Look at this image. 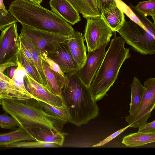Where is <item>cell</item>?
<instances>
[{"label":"cell","instance_id":"24","mask_svg":"<svg viewBox=\"0 0 155 155\" xmlns=\"http://www.w3.org/2000/svg\"><path fill=\"white\" fill-rule=\"evenodd\" d=\"M16 59L17 62L21 64L27 74L34 80L43 85L41 78L36 67L28 61L20 49L17 54Z\"/></svg>","mask_w":155,"mask_h":155},{"label":"cell","instance_id":"22","mask_svg":"<svg viewBox=\"0 0 155 155\" xmlns=\"http://www.w3.org/2000/svg\"><path fill=\"white\" fill-rule=\"evenodd\" d=\"M130 86L131 89V98L129 113V114H131L137 109L141 103L144 94L145 88L135 76Z\"/></svg>","mask_w":155,"mask_h":155},{"label":"cell","instance_id":"5","mask_svg":"<svg viewBox=\"0 0 155 155\" xmlns=\"http://www.w3.org/2000/svg\"><path fill=\"white\" fill-rule=\"evenodd\" d=\"M127 43L143 55L155 54V35L130 19L117 31Z\"/></svg>","mask_w":155,"mask_h":155},{"label":"cell","instance_id":"29","mask_svg":"<svg viewBox=\"0 0 155 155\" xmlns=\"http://www.w3.org/2000/svg\"><path fill=\"white\" fill-rule=\"evenodd\" d=\"M117 6L130 18L140 26L147 30L130 6L121 0H116Z\"/></svg>","mask_w":155,"mask_h":155},{"label":"cell","instance_id":"2","mask_svg":"<svg viewBox=\"0 0 155 155\" xmlns=\"http://www.w3.org/2000/svg\"><path fill=\"white\" fill-rule=\"evenodd\" d=\"M8 11L21 24L37 29L68 36L75 31L71 24L52 10L31 0H15Z\"/></svg>","mask_w":155,"mask_h":155},{"label":"cell","instance_id":"34","mask_svg":"<svg viewBox=\"0 0 155 155\" xmlns=\"http://www.w3.org/2000/svg\"><path fill=\"white\" fill-rule=\"evenodd\" d=\"M100 13L111 6L116 5V0H96Z\"/></svg>","mask_w":155,"mask_h":155},{"label":"cell","instance_id":"19","mask_svg":"<svg viewBox=\"0 0 155 155\" xmlns=\"http://www.w3.org/2000/svg\"><path fill=\"white\" fill-rule=\"evenodd\" d=\"M77 11L86 19L99 17L101 14L96 0H68Z\"/></svg>","mask_w":155,"mask_h":155},{"label":"cell","instance_id":"1","mask_svg":"<svg viewBox=\"0 0 155 155\" xmlns=\"http://www.w3.org/2000/svg\"><path fill=\"white\" fill-rule=\"evenodd\" d=\"M65 74L61 98L69 117L68 122L78 126L86 124L98 116L99 107L78 71Z\"/></svg>","mask_w":155,"mask_h":155},{"label":"cell","instance_id":"12","mask_svg":"<svg viewBox=\"0 0 155 155\" xmlns=\"http://www.w3.org/2000/svg\"><path fill=\"white\" fill-rule=\"evenodd\" d=\"M24 79L26 85V87L33 98L51 105L58 107L62 105L60 97L34 80L27 73Z\"/></svg>","mask_w":155,"mask_h":155},{"label":"cell","instance_id":"28","mask_svg":"<svg viewBox=\"0 0 155 155\" xmlns=\"http://www.w3.org/2000/svg\"><path fill=\"white\" fill-rule=\"evenodd\" d=\"M135 7L144 16H151L155 23V0L140 2Z\"/></svg>","mask_w":155,"mask_h":155},{"label":"cell","instance_id":"26","mask_svg":"<svg viewBox=\"0 0 155 155\" xmlns=\"http://www.w3.org/2000/svg\"><path fill=\"white\" fill-rule=\"evenodd\" d=\"M40 106L49 114L60 119L66 120L68 122L69 117L64 106L60 107L51 105L42 101L38 100Z\"/></svg>","mask_w":155,"mask_h":155},{"label":"cell","instance_id":"42","mask_svg":"<svg viewBox=\"0 0 155 155\" xmlns=\"http://www.w3.org/2000/svg\"><path fill=\"white\" fill-rule=\"evenodd\" d=\"M32 0L35 2L40 4L42 1L43 0Z\"/></svg>","mask_w":155,"mask_h":155},{"label":"cell","instance_id":"25","mask_svg":"<svg viewBox=\"0 0 155 155\" xmlns=\"http://www.w3.org/2000/svg\"><path fill=\"white\" fill-rule=\"evenodd\" d=\"M17 67L12 79L15 85L20 91L29 99L33 98L27 90L24 84V78L26 72L19 62H17Z\"/></svg>","mask_w":155,"mask_h":155},{"label":"cell","instance_id":"30","mask_svg":"<svg viewBox=\"0 0 155 155\" xmlns=\"http://www.w3.org/2000/svg\"><path fill=\"white\" fill-rule=\"evenodd\" d=\"M17 127H20V125L13 117L8 115L6 112L0 114V127L2 128L13 129Z\"/></svg>","mask_w":155,"mask_h":155},{"label":"cell","instance_id":"10","mask_svg":"<svg viewBox=\"0 0 155 155\" xmlns=\"http://www.w3.org/2000/svg\"><path fill=\"white\" fill-rule=\"evenodd\" d=\"M108 44L88 52L84 64L78 71L81 79L88 87L90 86L102 63L106 52V48Z\"/></svg>","mask_w":155,"mask_h":155},{"label":"cell","instance_id":"17","mask_svg":"<svg viewBox=\"0 0 155 155\" xmlns=\"http://www.w3.org/2000/svg\"><path fill=\"white\" fill-rule=\"evenodd\" d=\"M100 14L114 32H117L122 27L125 20L124 13L117 5L104 10Z\"/></svg>","mask_w":155,"mask_h":155},{"label":"cell","instance_id":"18","mask_svg":"<svg viewBox=\"0 0 155 155\" xmlns=\"http://www.w3.org/2000/svg\"><path fill=\"white\" fill-rule=\"evenodd\" d=\"M19 35L20 42L29 50L31 53L35 65L41 78L43 86L48 90L47 81L43 69V58L40 51L30 38L21 33Z\"/></svg>","mask_w":155,"mask_h":155},{"label":"cell","instance_id":"33","mask_svg":"<svg viewBox=\"0 0 155 155\" xmlns=\"http://www.w3.org/2000/svg\"><path fill=\"white\" fill-rule=\"evenodd\" d=\"M130 126V124H129L128 125L126 126V127L117 131L109 135V136L100 142L99 143L93 145L92 147H97L104 146L107 143H108V142L111 140L112 139L117 137L121 133L124 132L127 129L128 127H129Z\"/></svg>","mask_w":155,"mask_h":155},{"label":"cell","instance_id":"37","mask_svg":"<svg viewBox=\"0 0 155 155\" xmlns=\"http://www.w3.org/2000/svg\"><path fill=\"white\" fill-rule=\"evenodd\" d=\"M48 64L51 68L61 74L64 78L65 77V74L61 70L59 67L56 63L47 57L43 58Z\"/></svg>","mask_w":155,"mask_h":155},{"label":"cell","instance_id":"4","mask_svg":"<svg viewBox=\"0 0 155 155\" xmlns=\"http://www.w3.org/2000/svg\"><path fill=\"white\" fill-rule=\"evenodd\" d=\"M2 107L13 117L24 129L34 126L62 131L68 122L49 114L40 106L38 100L31 98L23 100L3 98Z\"/></svg>","mask_w":155,"mask_h":155},{"label":"cell","instance_id":"20","mask_svg":"<svg viewBox=\"0 0 155 155\" xmlns=\"http://www.w3.org/2000/svg\"><path fill=\"white\" fill-rule=\"evenodd\" d=\"M155 141V132L144 133L138 132L125 136L122 143L126 146L136 147L143 146Z\"/></svg>","mask_w":155,"mask_h":155},{"label":"cell","instance_id":"15","mask_svg":"<svg viewBox=\"0 0 155 155\" xmlns=\"http://www.w3.org/2000/svg\"><path fill=\"white\" fill-rule=\"evenodd\" d=\"M36 140L54 143L61 146L64 142L65 136L67 134L62 131L56 129H48L34 126L25 129Z\"/></svg>","mask_w":155,"mask_h":155},{"label":"cell","instance_id":"8","mask_svg":"<svg viewBox=\"0 0 155 155\" xmlns=\"http://www.w3.org/2000/svg\"><path fill=\"white\" fill-rule=\"evenodd\" d=\"M145 91L142 101L137 109L125 117L129 127L137 128L147 123L155 107V78L147 79L143 83Z\"/></svg>","mask_w":155,"mask_h":155},{"label":"cell","instance_id":"36","mask_svg":"<svg viewBox=\"0 0 155 155\" xmlns=\"http://www.w3.org/2000/svg\"><path fill=\"white\" fill-rule=\"evenodd\" d=\"M16 66H17V64L12 62L5 63L0 65V80H5L8 77L4 74V71L6 69L11 67Z\"/></svg>","mask_w":155,"mask_h":155},{"label":"cell","instance_id":"38","mask_svg":"<svg viewBox=\"0 0 155 155\" xmlns=\"http://www.w3.org/2000/svg\"><path fill=\"white\" fill-rule=\"evenodd\" d=\"M20 48V49L22 51L24 55L28 61L35 65L34 63L33 60L31 52L21 42Z\"/></svg>","mask_w":155,"mask_h":155},{"label":"cell","instance_id":"23","mask_svg":"<svg viewBox=\"0 0 155 155\" xmlns=\"http://www.w3.org/2000/svg\"><path fill=\"white\" fill-rule=\"evenodd\" d=\"M0 92L3 94L4 98L18 100L29 99L18 89L12 79L8 77L5 80H0Z\"/></svg>","mask_w":155,"mask_h":155},{"label":"cell","instance_id":"7","mask_svg":"<svg viewBox=\"0 0 155 155\" xmlns=\"http://www.w3.org/2000/svg\"><path fill=\"white\" fill-rule=\"evenodd\" d=\"M22 25L21 33L34 43L43 59L54 51L58 44L67 41L71 36L41 30L23 24Z\"/></svg>","mask_w":155,"mask_h":155},{"label":"cell","instance_id":"9","mask_svg":"<svg viewBox=\"0 0 155 155\" xmlns=\"http://www.w3.org/2000/svg\"><path fill=\"white\" fill-rule=\"evenodd\" d=\"M20 43L16 23L2 31L0 35V65L9 62L17 64Z\"/></svg>","mask_w":155,"mask_h":155},{"label":"cell","instance_id":"11","mask_svg":"<svg viewBox=\"0 0 155 155\" xmlns=\"http://www.w3.org/2000/svg\"><path fill=\"white\" fill-rule=\"evenodd\" d=\"M67 41L58 44L54 50L46 56L58 64L64 74L77 72L80 69L69 51Z\"/></svg>","mask_w":155,"mask_h":155},{"label":"cell","instance_id":"21","mask_svg":"<svg viewBox=\"0 0 155 155\" xmlns=\"http://www.w3.org/2000/svg\"><path fill=\"white\" fill-rule=\"evenodd\" d=\"M27 140H36L26 130L21 127L13 131L0 134V146L5 147L14 142Z\"/></svg>","mask_w":155,"mask_h":155},{"label":"cell","instance_id":"35","mask_svg":"<svg viewBox=\"0 0 155 155\" xmlns=\"http://www.w3.org/2000/svg\"><path fill=\"white\" fill-rule=\"evenodd\" d=\"M138 132L150 133L155 132V121L151 122L144 124L138 127Z\"/></svg>","mask_w":155,"mask_h":155},{"label":"cell","instance_id":"41","mask_svg":"<svg viewBox=\"0 0 155 155\" xmlns=\"http://www.w3.org/2000/svg\"><path fill=\"white\" fill-rule=\"evenodd\" d=\"M4 98V96L3 94L0 92V106L1 105L2 99Z\"/></svg>","mask_w":155,"mask_h":155},{"label":"cell","instance_id":"32","mask_svg":"<svg viewBox=\"0 0 155 155\" xmlns=\"http://www.w3.org/2000/svg\"><path fill=\"white\" fill-rule=\"evenodd\" d=\"M18 22L8 11L0 9V30L2 31L11 25Z\"/></svg>","mask_w":155,"mask_h":155},{"label":"cell","instance_id":"16","mask_svg":"<svg viewBox=\"0 0 155 155\" xmlns=\"http://www.w3.org/2000/svg\"><path fill=\"white\" fill-rule=\"evenodd\" d=\"M42 64L48 90L61 97L64 85V77L58 72L51 68L48 63L43 59Z\"/></svg>","mask_w":155,"mask_h":155},{"label":"cell","instance_id":"14","mask_svg":"<svg viewBox=\"0 0 155 155\" xmlns=\"http://www.w3.org/2000/svg\"><path fill=\"white\" fill-rule=\"evenodd\" d=\"M52 10L72 25L81 20L79 12L68 0H50Z\"/></svg>","mask_w":155,"mask_h":155},{"label":"cell","instance_id":"31","mask_svg":"<svg viewBox=\"0 0 155 155\" xmlns=\"http://www.w3.org/2000/svg\"><path fill=\"white\" fill-rule=\"evenodd\" d=\"M130 7L147 30L155 35V23L151 22L145 16L140 12L131 4L129 3Z\"/></svg>","mask_w":155,"mask_h":155},{"label":"cell","instance_id":"39","mask_svg":"<svg viewBox=\"0 0 155 155\" xmlns=\"http://www.w3.org/2000/svg\"><path fill=\"white\" fill-rule=\"evenodd\" d=\"M0 9L5 11H8L6 9L3 3V0H0Z\"/></svg>","mask_w":155,"mask_h":155},{"label":"cell","instance_id":"6","mask_svg":"<svg viewBox=\"0 0 155 155\" xmlns=\"http://www.w3.org/2000/svg\"><path fill=\"white\" fill-rule=\"evenodd\" d=\"M84 38L88 52L109 44L113 31L103 18L99 17L87 18Z\"/></svg>","mask_w":155,"mask_h":155},{"label":"cell","instance_id":"40","mask_svg":"<svg viewBox=\"0 0 155 155\" xmlns=\"http://www.w3.org/2000/svg\"><path fill=\"white\" fill-rule=\"evenodd\" d=\"M15 70L16 69H15V68H13L12 69V70L10 71V76H11L10 77H12V78L14 74Z\"/></svg>","mask_w":155,"mask_h":155},{"label":"cell","instance_id":"3","mask_svg":"<svg viewBox=\"0 0 155 155\" xmlns=\"http://www.w3.org/2000/svg\"><path fill=\"white\" fill-rule=\"evenodd\" d=\"M120 36L111 40L102 63L90 86L96 102L107 95V93L117 80L120 70L124 61L130 57V49Z\"/></svg>","mask_w":155,"mask_h":155},{"label":"cell","instance_id":"27","mask_svg":"<svg viewBox=\"0 0 155 155\" xmlns=\"http://www.w3.org/2000/svg\"><path fill=\"white\" fill-rule=\"evenodd\" d=\"M60 147L58 144L43 141H19L9 144L5 147L10 148L56 147Z\"/></svg>","mask_w":155,"mask_h":155},{"label":"cell","instance_id":"13","mask_svg":"<svg viewBox=\"0 0 155 155\" xmlns=\"http://www.w3.org/2000/svg\"><path fill=\"white\" fill-rule=\"evenodd\" d=\"M82 33L74 31L67 42L69 51L80 68L83 67L87 58V49Z\"/></svg>","mask_w":155,"mask_h":155}]
</instances>
